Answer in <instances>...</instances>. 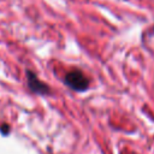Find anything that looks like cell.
I'll list each match as a JSON object with an SVG mask.
<instances>
[{
  "label": "cell",
  "instance_id": "obj_1",
  "mask_svg": "<svg viewBox=\"0 0 154 154\" xmlns=\"http://www.w3.org/2000/svg\"><path fill=\"white\" fill-rule=\"evenodd\" d=\"M65 84L76 91H84L89 87V79L79 70H72L65 75Z\"/></svg>",
  "mask_w": 154,
  "mask_h": 154
},
{
  "label": "cell",
  "instance_id": "obj_2",
  "mask_svg": "<svg viewBox=\"0 0 154 154\" xmlns=\"http://www.w3.org/2000/svg\"><path fill=\"white\" fill-rule=\"evenodd\" d=\"M26 79H28V85H29V88H30L34 93L40 94V95H46V94H49V93H51L49 87H48L45 82L40 81V79L37 78V76H36L34 72L28 71V72H26Z\"/></svg>",
  "mask_w": 154,
  "mask_h": 154
},
{
  "label": "cell",
  "instance_id": "obj_3",
  "mask_svg": "<svg viewBox=\"0 0 154 154\" xmlns=\"http://www.w3.org/2000/svg\"><path fill=\"white\" fill-rule=\"evenodd\" d=\"M8 130H10V129H8V126H7L6 124H5V126H2V128H1V131H2L4 134H7V132H8Z\"/></svg>",
  "mask_w": 154,
  "mask_h": 154
}]
</instances>
